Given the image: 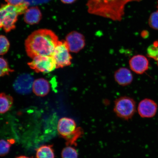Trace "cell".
Masks as SVG:
<instances>
[{
  "label": "cell",
  "instance_id": "6da1fadb",
  "mask_svg": "<svg viewBox=\"0 0 158 158\" xmlns=\"http://www.w3.org/2000/svg\"><path fill=\"white\" fill-rule=\"evenodd\" d=\"M59 41L58 37L51 30H37L26 40V51L32 59L40 56H52Z\"/></svg>",
  "mask_w": 158,
  "mask_h": 158
},
{
  "label": "cell",
  "instance_id": "7a4b0ae2",
  "mask_svg": "<svg viewBox=\"0 0 158 158\" xmlns=\"http://www.w3.org/2000/svg\"><path fill=\"white\" fill-rule=\"evenodd\" d=\"M143 0H88L86 6L88 13L114 21H120L125 15L126 6Z\"/></svg>",
  "mask_w": 158,
  "mask_h": 158
},
{
  "label": "cell",
  "instance_id": "3957f363",
  "mask_svg": "<svg viewBox=\"0 0 158 158\" xmlns=\"http://www.w3.org/2000/svg\"><path fill=\"white\" fill-rule=\"evenodd\" d=\"M29 5L27 2L16 6L8 4L2 5L0 7V28L3 27L6 33L14 29L18 17L25 13Z\"/></svg>",
  "mask_w": 158,
  "mask_h": 158
},
{
  "label": "cell",
  "instance_id": "277c9868",
  "mask_svg": "<svg viewBox=\"0 0 158 158\" xmlns=\"http://www.w3.org/2000/svg\"><path fill=\"white\" fill-rule=\"evenodd\" d=\"M136 110V102L133 98L129 97H121L114 102V113L122 119L126 120L131 119L135 114Z\"/></svg>",
  "mask_w": 158,
  "mask_h": 158
},
{
  "label": "cell",
  "instance_id": "5b68a950",
  "mask_svg": "<svg viewBox=\"0 0 158 158\" xmlns=\"http://www.w3.org/2000/svg\"><path fill=\"white\" fill-rule=\"evenodd\" d=\"M65 41H59L52 56L54 59L56 68H63L71 64L72 57Z\"/></svg>",
  "mask_w": 158,
  "mask_h": 158
},
{
  "label": "cell",
  "instance_id": "8992f818",
  "mask_svg": "<svg viewBox=\"0 0 158 158\" xmlns=\"http://www.w3.org/2000/svg\"><path fill=\"white\" fill-rule=\"evenodd\" d=\"M32 59L27 64L35 72L48 73L56 68V62L52 56H40Z\"/></svg>",
  "mask_w": 158,
  "mask_h": 158
},
{
  "label": "cell",
  "instance_id": "52a82bcc",
  "mask_svg": "<svg viewBox=\"0 0 158 158\" xmlns=\"http://www.w3.org/2000/svg\"><path fill=\"white\" fill-rule=\"evenodd\" d=\"M34 79L30 74L23 73L16 78L13 84L15 91L18 94L25 95L31 93L32 90Z\"/></svg>",
  "mask_w": 158,
  "mask_h": 158
},
{
  "label": "cell",
  "instance_id": "ba28073f",
  "mask_svg": "<svg viewBox=\"0 0 158 158\" xmlns=\"http://www.w3.org/2000/svg\"><path fill=\"white\" fill-rule=\"evenodd\" d=\"M66 44L71 52L78 53L84 48L85 41L84 35L76 31L68 33L66 37Z\"/></svg>",
  "mask_w": 158,
  "mask_h": 158
},
{
  "label": "cell",
  "instance_id": "9c48e42d",
  "mask_svg": "<svg viewBox=\"0 0 158 158\" xmlns=\"http://www.w3.org/2000/svg\"><path fill=\"white\" fill-rule=\"evenodd\" d=\"M157 108V105L154 101L149 98L144 99L138 104V113L143 118H153L156 114Z\"/></svg>",
  "mask_w": 158,
  "mask_h": 158
},
{
  "label": "cell",
  "instance_id": "30bf717a",
  "mask_svg": "<svg viewBox=\"0 0 158 158\" xmlns=\"http://www.w3.org/2000/svg\"><path fill=\"white\" fill-rule=\"evenodd\" d=\"M77 127L74 119L70 118L63 117L59 119L57 129L59 135L65 139L74 133Z\"/></svg>",
  "mask_w": 158,
  "mask_h": 158
},
{
  "label": "cell",
  "instance_id": "8fae6325",
  "mask_svg": "<svg viewBox=\"0 0 158 158\" xmlns=\"http://www.w3.org/2000/svg\"><path fill=\"white\" fill-rule=\"evenodd\" d=\"M130 69L135 73L142 74L147 71L149 68V62L145 56L141 55H134L129 62Z\"/></svg>",
  "mask_w": 158,
  "mask_h": 158
},
{
  "label": "cell",
  "instance_id": "7c38bea8",
  "mask_svg": "<svg viewBox=\"0 0 158 158\" xmlns=\"http://www.w3.org/2000/svg\"><path fill=\"white\" fill-rule=\"evenodd\" d=\"M114 78L118 84L122 86L131 84L133 79L131 71L125 68H120L116 70L114 73Z\"/></svg>",
  "mask_w": 158,
  "mask_h": 158
},
{
  "label": "cell",
  "instance_id": "4fadbf2b",
  "mask_svg": "<svg viewBox=\"0 0 158 158\" xmlns=\"http://www.w3.org/2000/svg\"><path fill=\"white\" fill-rule=\"evenodd\" d=\"M50 84L46 79L38 78L33 82L32 90L37 96L44 97L46 96L50 91Z\"/></svg>",
  "mask_w": 158,
  "mask_h": 158
},
{
  "label": "cell",
  "instance_id": "5bb4252c",
  "mask_svg": "<svg viewBox=\"0 0 158 158\" xmlns=\"http://www.w3.org/2000/svg\"><path fill=\"white\" fill-rule=\"evenodd\" d=\"M42 15L40 10L37 7H33L28 9L24 13L25 22L29 25L37 24L42 19Z\"/></svg>",
  "mask_w": 158,
  "mask_h": 158
},
{
  "label": "cell",
  "instance_id": "9a60e30c",
  "mask_svg": "<svg viewBox=\"0 0 158 158\" xmlns=\"http://www.w3.org/2000/svg\"><path fill=\"white\" fill-rule=\"evenodd\" d=\"M13 102L12 97L3 93H0V114L5 113L8 111Z\"/></svg>",
  "mask_w": 158,
  "mask_h": 158
},
{
  "label": "cell",
  "instance_id": "2e32d148",
  "mask_svg": "<svg viewBox=\"0 0 158 158\" xmlns=\"http://www.w3.org/2000/svg\"><path fill=\"white\" fill-rule=\"evenodd\" d=\"M37 158H55L54 149L52 145H43L37 150Z\"/></svg>",
  "mask_w": 158,
  "mask_h": 158
},
{
  "label": "cell",
  "instance_id": "e0dca14e",
  "mask_svg": "<svg viewBox=\"0 0 158 158\" xmlns=\"http://www.w3.org/2000/svg\"><path fill=\"white\" fill-rule=\"evenodd\" d=\"M84 134V130L81 127H77L72 134L67 138L66 141L67 146H77V142L79 138H81Z\"/></svg>",
  "mask_w": 158,
  "mask_h": 158
},
{
  "label": "cell",
  "instance_id": "ac0fdd59",
  "mask_svg": "<svg viewBox=\"0 0 158 158\" xmlns=\"http://www.w3.org/2000/svg\"><path fill=\"white\" fill-rule=\"evenodd\" d=\"M147 54L149 58L156 61L158 66V41H155L148 47Z\"/></svg>",
  "mask_w": 158,
  "mask_h": 158
},
{
  "label": "cell",
  "instance_id": "d6986e66",
  "mask_svg": "<svg viewBox=\"0 0 158 158\" xmlns=\"http://www.w3.org/2000/svg\"><path fill=\"white\" fill-rule=\"evenodd\" d=\"M62 158H78V152L71 146H67L62 150L61 153Z\"/></svg>",
  "mask_w": 158,
  "mask_h": 158
},
{
  "label": "cell",
  "instance_id": "ffe728a7",
  "mask_svg": "<svg viewBox=\"0 0 158 158\" xmlns=\"http://www.w3.org/2000/svg\"><path fill=\"white\" fill-rule=\"evenodd\" d=\"M14 71L10 69L6 60L0 57V77L8 75Z\"/></svg>",
  "mask_w": 158,
  "mask_h": 158
},
{
  "label": "cell",
  "instance_id": "44dd1931",
  "mask_svg": "<svg viewBox=\"0 0 158 158\" xmlns=\"http://www.w3.org/2000/svg\"><path fill=\"white\" fill-rule=\"evenodd\" d=\"M9 41L5 35H0V55H4L9 50Z\"/></svg>",
  "mask_w": 158,
  "mask_h": 158
},
{
  "label": "cell",
  "instance_id": "7402d4cb",
  "mask_svg": "<svg viewBox=\"0 0 158 158\" xmlns=\"http://www.w3.org/2000/svg\"><path fill=\"white\" fill-rule=\"evenodd\" d=\"M11 142L5 140H0V156H3L9 152Z\"/></svg>",
  "mask_w": 158,
  "mask_h": 158
},
{
  "label": "cell",
  "instance_id": "603a6c76",
  "mask_svg": "<svg viewBox=\"0 0 158 158\" xmlns=\"http://www.w3.org/2000/svg\"><path fill=\"white\" fill-rule=\"evenodd\" d=\"M149 24L152 28L158 30V10L150 15Z\"/></svg>",
  "mask_w": 158,
  "mask_h": 158
},
{
  "label": "cell",
  "instance_id": "cb8c5ba5",
  "mask_svg": "<svg viewBox=\"0 0 158 158\" xmlns=\"http://www.w3.org/2000/svg\"><path fill=\"white\" fill-rule=\"evenodd\" d=\"M7 4L13 6H17L24 2V0H5Z\"/></svg>",
  "mask_w": 158,
  "mask_h": 158
},
{
  "label": "cell",
  "instance_id": "d4e9b609",
  "mask_svg": "<svg viewBox=\"0 0 158 158\" xmlns=\"http://www.w3.org/2000/svg\"><path fill=\"white\" fill-rule=\"evenodd\" d=\"M64 4L71 5L76 3L77 0H60Z\"/></svg>",
  "mask_w": 158,
  "mask_h": 158
},
{
  "label": "cell",
  "instance_id": "484cf974",
  "mask_svg": "<svg viewBox=\"0 0 158 158\" xmlns=\"http://www.w3.org/2000/svg\"><path fill=\"white\" fill-rule=\"evenodd\" d=\"M16 158H31L30 157H29L27 156H20L18 157H17Z\"/></svg>",
  "mask_w": 158,
  "mask_h": 158
},
{
  "label": "cell",
  "instance_id": "4316f807",
  "mask_svg": "<svg viewBox=\"0 0 158 158\" xmlns=\"http://www.w3.org/2000/svg\"><path fill=\"white\" fill-rule=\"evenodd\" d=\"M157 8H158V3Z\"/></svg>",
  "mask_w": 158,
  "mask_h": 158
}]
</instances>
